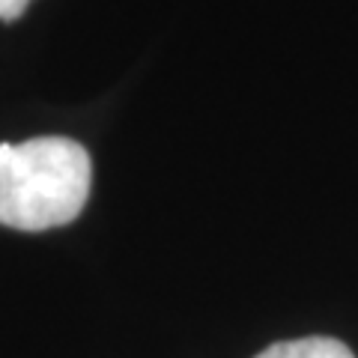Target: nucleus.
Returning <instances> with one entry per match:
<instances>
[{
  "label": "nucleus",
  "mask_w": 358,
  "mask_h": 358,
  "mask_svg": "<svg viewBox=\"0 0 358 358\" xmlns=\"http://www.w3.org/2000/svg\"><path fill=\"white\" fill-rule=\"evenodd\" d=\"M90 152L69 138L0 143V224L15 230L63 227L90 197Z\"/></svg>",
  "instance_id": "f257e3e1"
},
{
  "label": "nucleus",
  "mask_w": 358,
  "mask_h": 358,
  "mask_svg": "<svg viewBox=\"0 0 358 358\" xmlns=\"http://www.w3.org/2000/svg\"><path fill=\"white\" fill-rule=\"evenodd\" d=\"M254 358H355L352 350L334 338H299L272 343Z\"/></svg>",
  "instance_id": "f03ea898"
},
{
  "label": "nucleus",
  "mask_w": 358,
  "mask_h": 358,
  "mask_svg": "<svg viewBox=\"0 0 358 358\" xmlns=\"http://www.w3.org/2000/svg\"><path fill=\"white\" fill-rule=\"evenodd\" d=\"M30 0H0V18L3 21H15L21 13H24V6Z\"/></svg>",
  "instance_id": "7ed1b4c3"
}]
</instances>
